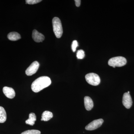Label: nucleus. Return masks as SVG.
<instances>
[{"label":"nucleus","mask_w":134,"mask_h":134,"mask_svg":"<svg viewBox=\"0 0 134 134\" xmlns=\"http://www.w3.org/2000/svg\"><path fill=\"white\" fill-rule=\"evenodd\" d=\"M52 82L48 76L40 77L32 82L31 89L35 92H38L50 85Z\"/></svg>","instance_id":"1"},{"label":"nucleus","mask_w":134,"mask_h":134,"mask_svg":"<svg viewBox=\"0 0 134 134\" xmlns=\"http://www.w3.org/2000/svg\"><path fill=\"white\" fill-rule=\"evenodd\" d=\"M53 30L56 37L60 38L62 36L63 30L61 22L58 17L54 18L52 20Z\"/></svg>","instance_id":"2"},{"label":"nucleus","mask_w":134,"mask_h":134,"mask_svg":"<svg viewBox=\"0 0 134 134\" xmlns=\"http://www.w3.org/2000/svg\"><path fill=\"white\" fill-rule=\"evenodd\" d=\"M127 63L126 58L122 56L114 57L109 60L108 64L109 66L115 68V67H121L125 66Z\"/></svg>","instance_id":"3"},{"label":"nucleus","mask_w":134,"mask_h":134,"mask_svg":"<svg viewBox=\"0 0 134 134\" xmlns=\"http://www.w3.org/2000/svg\"><path fill=\"white\" fill-rule=\"evenodd\" d=\"M86 82L93 86L98 85L100 83V78L99 76L95 73H91L85 76Z\"/></svg>","instance_id":"4"},{"label":"nucleus","mask_w":134,"mask_h":134,"mask_svg":"<svg viewBox=\"0 0 134 134\" xmlns=\"http://www.w3.org/2000/svg\"><path fill=\"white\" fill-rule=\"evenodd\" d=\"M104 122L103 119L94 120L85 127V129L87 130H93L99 127Z\"/></svg>","instance_id":"5"},{"label":"nucleus","mask_w":134,"mask_h":134,"mask_svg":"<svg viewBox=\"0 0 134 134\" xmlns=\"http://www.w3.org/2000/svg\"><path fill=\"white\" fill-rule=\"evenodd\" d=\"M39 66V63L38 62H34L26 69L25 74L29 76H30L36 74L38 69Z\"/></svg>","instance_id":"6"},{"label":"nucleus","mask_w":134,"mask_h":134,"mask_svg":"<svg viewBox=\"0 0 134 134\" xmlns=\"http://www.w3.org/2000/svg\"><path fill=\"white\" fill-rule=\"evenodd\" d=\"M122 104L127 109H129L132 107V100L130 93L126 92L123 95L122 97Z\"/></svg>","instance_id":"7"},{"label":"nucleus","mask_w":134,"mask_h":134,"mask_svg":"<svg viewBox=\"0 0 134 134\" xmlns=\"http://www.w3.org/2000/svg\"><path fill=\"white\" fill-rule=\"evenodd\" d=\"M3 91L5 96L10 99H12L15 96V92L14 89L10 87L5 86L3 89Z\"/></svg>","instance_id":"8"},{"label":"nucleus","mask_w":134,"mask_h":134,"mask_svg":"<svg viewBox=\"0 0 134 134\" xmlns=\"http://www.w3.org/2000/svg\"><path fill=\"white\" fill-rule=\"evenodd\" d=\"M32 37L34 41L37 43L42 42L45 39L44 35L36 30H34L32 31Z\"/></svg>","instance_id":"9"},{"label":"nucleus","mask_w":134,"mask_h":134,"mask_svg":"<svg viewBox=\"0 0 134 134\" xmlns=\"http://www.w3.org/2000/svg\"><path fill=\"white\" fill-rule=\"evenodd\" d=\"M84 105L86 110L88 111H90L93 107V100L90 97L86 96L84 98Z\"/></svg>","instance_id":"10"},{"label":"nucleus","mask_w":134,"mask_h":134,"mask_svg":"<svg viewBox=\"0 0 134 134\" xmlns=\"http://www.w3.org/2000/svg\"><path fill=\"white\" fill-rule=\"evenodd\" d=\"M8 38L11 41H15L21 39V36L18 32H10L8 34Z\"/></svg>","instance_id":"11"},{"label":"nucleus","mask_w":134,"mask_h":134,"mask_svg":"<svg viewBox=\"0 0 134 134\" xmlns=\"http://www.w3.org/2000/svg\"><path fill=\"white\" fill-rule=\"evenodd\" d=\"M53 117L52 113L49 111H46L43 113L41 117V120L48 121Z\"/></svg>","instance_id":"12"},{"label":"nucleus","mask_w":134,"mask_h":134,"mask_svg":"<svg viewBox=\"0 0 134 134\" xmlns=\"http://www.w3.org/2000/svg\"><path fill=\"white\" fill-rule=\"evenodd\" d=\"M36 120V116L34 113H31L29 114V119L25 121V123L28 125L33 126Z\"/></svg>","instance_id":"13"},{"label":"nucleus","mask_w":134,"mask_h":134,"mask_svg":"<svg viewBox=\"0 0 134 134\" xmlns=\"http://www.w3.org/2000/svg\"><path fill=\"white\" fill-rule=\"evenodd\" d=\"M7 118V113L5 109L2 107L0 106V123L5 122Z\"/></svg>","instance_id":"14"},{"label":"nucleus","mask_w":134,"mask_h":134,"mask_svg":"<svg viewBox=\"0 0 134 134\" xmlns=\"http://www.w3.org/2000/svg\"><path fill=\"white\" fill-rule=\"evenodd\" d=\"M41 132L39 130H28L23 132L21 134H40Z\"/></svg>","instance_id":"15"},{"label":"nucleus","mask_w":134,"mask_h":134,"mask_svg":"<svg viewBox=\"0 0 134 134\" xmlns=\"http://www.w3.org/2000/svg\"><path fill=\"white\" fill-rule=\"evenodd\" d=\"M85 55V52L83 50H79L77 51L76 54L77 58V59H83L84 58Z\"/></svg>","instance_id":"16"},{"label":"nucleus","mask_w":134,"mask_h":134,"mask_svg":"<svg viewBox=\"0 0 134 134\" xmlns=\"http://www.w3.org/2000/svg\"><path fill=\"white\" fill-rule=\"evenodd\" d=\"M41 0H26V3L30 5H33L41 2Z\"/></svg>","instance_id":"17"},{"label":"nucleus","mask_w":134,"mask_h":134,"mask_svg":"<svg viewBox=\"0 0 134 134\" xmlns=\"http://www.w3.org/2000/svg\"><path fill=\"white\" fill-rule=\"evenodd\" d=\"M78 46V43L76 40H74L72 43V48L73 52H75L77 47Z\"/></svg>","instance_id":"18"},{"label":"nucleus","mask_w":134,"mask_h":134,"mask_svg":"<svg viewBox=\"0 0 134 134\" xmlns=\"http://www.w3.org/2000/svg\"><path fill=\"white\" fill-rule=\"evenodd\" d=\"M76 6L77 7H79L81 5V1L80 0H75Z\"/></svg>","instance_id":"19"},{"label":"nucleus","mask_w":134,"mask_h":134,"mask_svg":"<svg viewBox=\"0 0 134 134\" xmlns=\"http://www.w3.org/2000/svg\"><path fill=\"white\" fill-rule=\"evenodd\" d=\"M127 93H130V92L129 91H128Z\"/></svg>","instance_id":"20"}]
</instances>
